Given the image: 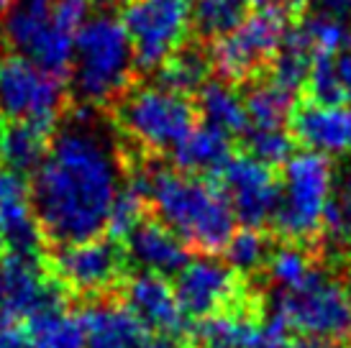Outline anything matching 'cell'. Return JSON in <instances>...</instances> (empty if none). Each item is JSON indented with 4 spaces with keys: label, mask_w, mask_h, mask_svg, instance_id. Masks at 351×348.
<instances>
[{
    "label": "cell",
    "mask_w": 351,
    "mask_h": 348,
    "mask_svg": "<svg viewBox=\"0 0 351 348\" xmlns=\"http://www.w3.org/2000/svg\"><path fill=\"white\" fill-rule=\"evenodd\" d=\"M121 174L116 141L90 108L77 110L34 174L31 205L41 233L62 246L95 238L106 228Z\"/></svg>",
    "instance_id": "cell-1"
},
{
    "label": "cell",
    "mask_w": 351,
    "mask_h": 348,
    "mask_svg": "<svg viewBox=\"0 0 351 348\" xmlns=\"http://www.w3.org/2000/svg\"><path fill=\"white\" fill-rule=\"evenodd\" d=\"M149 203L169 231L200 251H221L236 233V215L221 184L152 164Z\"/></svg>",
    "instance_id": "cell-2"
},
{
    "label": "cell",
    "mask_w": 351,
    "mask_h": 348,
    "mask_svg": "<svg viewBox=\"0 0 351 348\" xmlns=\"http://www.w3.org/2000/svg\"><path fill=\"white\" fill-rule=\"evenodd\" d=\"M136 67L134 49L121 18L98 13L75 34L72 44V92L85 108L103 105L126 90Z\"/></svg>",
    "instance_id": "cell-3"
},
{
    "label": "cell",
    "mask_w": 351,
    "mask_h": 348,
    "mask_svg": "<svg viewBox=\"0 0 351 348\" xmlns=\"http://www.w3.org/2000/svg\"><path fill=\"white\" fill-rule=\"evenodd\" d=\"M336 177L328 156L315 151L293 154L285 164L274 228L290 241H305L323 228L326 210L333 200Z\"/></svg>",
    "instance_id": "cell-4"
},
{
    "label": "cell",
    "mask_w": 351,
    "mask_h": 348,
    "mask_svg": "<svg viewBox=\"0 0 351 348\" xmlns=\"http://www.w3.org/2000/svg\"><path fill=\"white\" fill-rule=\"evenodd\" d=\"M272 318L280 320L287 330L339 346L351 340V292L318 269L298 290H277Z\"/></svg>",
    "instance_id": "cell-5"
},
{
    "label": "cell",
    "mask_w": 351,
    "mask_h": 348,
    "mask_svg": "<svg viewBox=\"0 0 351 348\" xmlns=\"http://www.w3.org/2000/svg\"><path fill=\"white\" fill-rule=\"evenodd\" d=\"M116 116L128 138L154 151H172L195 128V105L187 95L169 92L159 85L138 87L121 97Z\"/></svg>",
    "instance_id": "cell-6"
},
{
    "label": "cell",
    "mask_w": 351,
    "mask_h": 348,
    "mask_svg": "<svg viewBox=\"0 0 351 348\" xmlns=\"http://www.w3.org/2000/svg\"><path fill=\"white\" fill-rule=\"evenodd\" d=\"M54 0H13L3 16V36L21 57L64 79L72 67L75 36L54 18Z\"/></svg>",
    "instance_id": "cell-7"
},
{
    "label": "cell",
    "mask_w": 351,
    "mask_h": 348,
    "mask_svg": "<svg viewBox=\"0 0 351 348\" xmlns=\"http://www.w3.org/2000/svg\"><path fill=\"white\" fill-rule=\"evenodd\" d=\"M64 105V82L21 54L0 59V121L54 128Z\"/></svg>",
    "instance_id": "cell-8"
},
{
    "label": "cell",
    "mask_w": 351,
    "mask_h": 348,
    "mask_svg": "<svg viewBox=\"0 0 351 348\" xmlns=\"http://www.w3.org/2000/svg\"><path fill=\"white\" fill-rule=\"evenodd\" d=\"M121 23L131 39L136 67L159 69L182 47L190 13L182 0H128Z\"/></svg>",
    "instance_id": "cell-9"
},
{
    "label": "cell",
    "mask_w": 351,
    "mask_h": 348,
    "mask_svg": "<svg viewBox=\"0 0 351 348\" xmlns=\"http://www.w3.org/2000/svg\"><path fill=\"white\" fill-rule=\"evenodd\" d=\"M287 34V18L282 8H262L246 16L241 26L228 36L215 39L210 49V64L226 82L252 77L282 47Z\"/></svg>",
    "instance_id": "cell-10"
},
{
    "label": "cell",
    "mask_w": 351,
    "mask_h": 348,
    "mask_svg": "<svg viewBox=\"0 0 351 348\" xmlns=\"http://www.w3.org/2000/svg\"><path fill=\"white\" fill-rule=\"evenodd\" d=\"M241 282L236 271L218 259L203 256V259L187 261V266L177 274L175 297L185 318L203 320L215 312L239 308L241 302Z\"/></svg>",
    "instance_id": "cell-11"
},
{
    "label": "cell",
    "mask_w": 351,
    "mask_h": 348,
    "mask_svg": "<svg viewBox=\"0 0 351 348\" xmlns=\"http://www.w3.org/2000/svg\"><path fill=\"white\" fill-rule=\"evenodd\" d=\"M218 177L236 221H241L246 228H259L272 221L280 203V184L274 182L272 166L256 162L249 154L231 156Z\"/></svg>",
    "instance_id": "cell-12"
},
{
    "label": "cell",
    "mask_w": 351,
    "mask_h": 348,
    "mask_svg": "<svg viewBox=\"0 0 351 348\" xmlns=\"http://www.w3.org/2000/svg\"><path fill=\"white\" fill-rule=\"evenodd\" d=\"M123 261L126 253L113 241L88 238V241L64 243L54 253L51 266L59 284L93 295L113 287L123 277Z\"/></svg>",
    "instance_id": "cell-13"
},
{
    "label": "cell",
    "mask_w": 351,
    "mask_h": 348,
    "mask_svg": "<svg viewBox=\"0 0 351 348\" xmlns=\"http://www.w3.org/2000/svg\"><path fill=\"white\" fill-rule=\"evenodd\" d=\"M54 305H64L62 287L47 277L36 256L8 253L0 259V315L21 320Z\"/></svg>",
    "instance_id": "cell-14"
},
{
    "label": "cell",
    "mask_w": 351,
    "mask_h": 348,
    "mask_svg": "<svg viewBox=\"0 0 351 348\" xmlns=\"http://www.w3.org/2000/svg\"><path fill=\"white\" fill-rule=\"evenodd\" d=\"M0 236L10 253L23 256H36L44 238L31 205L29 184L10 169H0Z\"/></svg>",
    "instance_id": "cell-15"
},
{
    "label": "cell",
    "mask_w": 351,
    "mask_h": 348,
    "mask_svg": "<svg viewBox=\"0 0 351 348\" xmlns=\"http://www.w3.org/2000/svg\"><path fill=\"white\" fill-rule=\"evenodd\" d=\"M126 308L156 336L175 338L185 333V312L180 310L175 287L167 277L141 271L126 284Z\"/></svg>",
    "instance_id": "cell-16"
},
{
    "label": "cell",
    "mask_w": 351,
    "mask_h": 348,
    "mask_svg": "<svg viewBox=\"0 0 351 348\" xmlns=\"http://www.w3.org/2000/svg\"><path fill=\"white\" fill-rule=\"evenodd\" d=\"M293 136L315 154H351V105L305 103L293 113Z\"/></svg>",
    "instance_id": "cell-17"
},
{
    "label": "cell",
    "mask_w": 351,
    "mask_h": 348,
    "mask_svg": "<svg viewBox=\"0 0 351 348\" xmlns=\"http://www.w3.org/2000/svg\"><path fill=\"white\" fill-rule=\"evenodd\" d=\"M126 259L149 274L169 277V274H180L187 266L190 246L169 231L165 223L141 221L128 233Z\"/></svg>",
    "instance_id": "cell-18"
},
{
    "label": "cell",
    "mask_w": 351,
    "mask_h": 348,
    "mask_svg": "<svg viewBox=\"0 0 351 348\" xmlns=\"http://www.w3.org/2000/svg\"><path fill=\"white\" fill-rule=\"evenodd\" d=\"M88 348H136L152 330L126 308L116 302H100L82 312Z\"/></svg>",
    "instance_id": "cell-19"
},
{
    "label": "cell",
    "mask_w": 351,
    "mask_h": 348,
    "mask_svg": "<svg viewBox=\"0 0 351 348\" xmlns=\"http://www.w3.org/2000/svg\"><path fill=\"white\" fill-rule=\"evenodd\" d=\"M54 128L19 121V123H0V162L5 169L16 174H29L44 164L51 146Z\"/></svg>",
    "instance_id": "cell-20"
},
{
    "label": "cell",
    "mask_w": 351,
    "mask_h": 348,
    "mask_svg": "<svg viewBox=\"0 0 351 348\" xmlns=\"http://www.w3.org/2000/svg\"><path fill=\"white\" fill-rule=\"evenodd\" d=\"M175 166L185 174L221 172L231 159V136L213 126H197L172 149Z\"/></svg>",
    "instance_id": "cell-21"
},
{
    "label": "cell",
    "mask_w": 351,
    "mask_h": 348,
    "mask_svg": "<svg viewBox=\"0 0 351 348\" xmlns=\"http://www.w3.org/2000/svg\"><path fill=\"white\" fill-rule=\"evenodd\" d=\"M262 336V328L254 315L234 308L197 320L193 328V340L197 348H252Z\"/></svg>",
    "instance_id": "cell-22"
},
{
    "label": "cell",
    "mask_w": 351,
    "mask_h": 348,
    "mask_svg": "<svg viewBox=\"0 0 351 348\" xmlns=\"http://www.w3.org/2000/svg\"><path fill=\"white\" fill-rule=\"evenodd\" d=\"M31 348H88V333L82 315L64 305L39 310L26 318Z\"/></svg>",
    "instance_id": "cell-23"
},
{
    "label": "cell",
    "mask_w": 351,
    "mask_h": 348,
    "mask_svg": "<svg viewBox=\"0 0 351 348\" xmlns=\"http://www.w3.org/2000/svg\"><path fill=\"white\" fill-rule=\"evenodd\" d=\"M197 110L205 118V126L223 131L226 136H239L249 131L244 97L228 82H205L197 90Z\"/></svg>",
    "instance_id": "cell-24"
},
{
    "label": "cell",
    "mask_w": 351,
    "mask_h": 348,
    "mask_svg": "<svg viewBox=\"0 0 351 348\" xmlns=\"http://www.w3.org/2000/svg\"><path fill=\"white\" fill-rule=\"evenodd\" d=\"M208 75H210V57H205L195 47H180L156 69V85L177 95H187L197 92L208 82Z\"/></svg>",
    "instance_id": "cell-25"
},
{
    "label": "cell",
    "mask_w": 351,
    "mask_h": 348,
    "mask_svg": "<svg viewBox=\"0 0 351 348\" xmlns=\"http://www.w3.org/2000/svg\"><path fill=\"white\" fill-rule=\"evenodd\" d=\"M313 62H315V54L300 29H287L282 47L277 49L272 59V82L287 92H298L308 82Z\"/></svg>",
    "instance_id": "cell-26"
},
{
    "label": "cell",
    "mask_w": 351,
    "mask_h": 348,
    "mask_svg": "<svg viewBox=\"0 0 351 348\" xmlns=\"http://www.w3.org/2000/svg\"><path fill=\"white\" fill-rule=\"evenodd\" d=\"M241 97L252 128H282L285 121L293 116V92L274 82H256Z\"/></svg>",
    "instance_id": "cell-27"
},
{
    "label": "cell",
    "mask_w": 351,
    "mask_h": 348,
    "mask_svg": "<svg viewBox=\"0 0 351 348\" xmlns=\"http://www.w3.org/2000/svg\"><path fill=\"white\" fill-rule=\"evenodd\" d=\"M298 29L311 44L315 57L333 59L336 54H346L351 49V18H336V16L311 10V16Z\"/></svg>",
    "instance_id": "cell-28"
},
{
    "label": "cell",
    "mask_w": 351,
    "mask_h": 348,
    "mask_svg": "<svg viewBox=\"0 0 351 348\" xmlns=\"http://www.w3.org/2000/svg\"><path fill=\"white\" fill-rule=\"evenodd\" d=\"M246 18V0H195L193 26L203 39H221L241 26Z\"/></svg>",
    "instance_id": "cell-29"
},
{
    "label": "cell",
    "mask_w": 351,
    "mask_h": 348,
    "mask_svg": "<svg viewBox=\"0 0 351 348\" xmlns=\"http://www.w3.org/2000/svg\"><path fill=\"white\" fill-rule=\"evenodd\" d=\"M269 266V277L277 284L280 292H290L302 287L318 271V266L311 261V256L298 249V246H282L269 256L267 261Z\"/></svg>",
    "instance_id": "cell-30"
},
{
    "label": "cell",
    "mask_w": 351,
    "mask_h": 348,
    "mask_svg": "<svg viewBox=\"0 0 351 348\" xmlns=\"http://www.w3.org/2000/svg\"><path fill=\"white\" fill-rule=\"evenodd\" d=\"M226 259L228 266L241 274H252L259 266H264L269 261V241L267 236L259 233V228H244V231H236L228 243H226Z\"/></svg>",
    "instance_id": "cell-31"
},
{
    "label": "cell",
    "mask_w": 351,
    "mask_h": 348,
    "mask_svg": "<svg viewBox=\"0 0 351 348\" xmlns=\"http://www.w3.org/2000/svg\"><path fill=\"white\" fill-rule=\"evenodd\" d=\"M147 197L138 192L134 184L128 182L123 190H118L116 200L110 205L106 228L110 233V238H123L126 241L128 233L136 228L138 223L144 221V208H147Z\"/></svg>",
    "instance_id": "cell-32"
},
{
    "label": "cell",
    "mask_w": 351,
    "mask_h": 348,
    "mask_svg": "<svg viewBox=\"0 0 351 348\" xmlns=\"http://www.w3.org/2000/svg\"><path fill=\"white\" fill-rule=\"evenodd\" d=\"M249 156L267 166L287 164V159L295 154V141L282 128H252L246 134Z\"/></svg>",
    "instance_id": "cell-33"
},
{
    "label": "cell",
    "mask_w": 351,
    "mask_h": 348,
    "mask_svg": "<svg viewBox=\"0 0 351 348\" xmlns=\"http://www.w3.org/2000/svg\"><path fill=\"white\" fill-rule=\"evenodd\" d=\"M305 87L311 92V103H321V105H339L346 97L336 62L331 57H315Z\"/></svg>",
    "instance_id": "cell-34"
},
{
    "label": "cell",
    "mask_w": 351,
    "mask_h": 348,
    "mask_svg": "<svg viewBox=\"0 0 351 348\" xmlns=\"http://www.w3.org/2000/svg\"><path fill=\"white\" fill-rule=\"evenodd\" d=\"M323 228L333 241L351 246V169L343 172L339 187L333 190V200L326 210Z\"/></svg>",
    "instance_id": "cell-35"
},
{
    "label": "cell",
    "mask_w": 351,
    "mask_h": 348,
    "mask_svg": "<svg viewBox=\"0 0 351 348\" xmlns=\"http://www.w3.org/2000/svg\"><path fill=\"white\" fill-rule=\"evenodd\" d=\"M51 8H54V18L59 26L75 36L82 29V23L90 18L93 0H54Z\"/></svg>",
    "instance_id": "cell-36"
},
{
    "label": "cell",
    "mask_w": 351,
    "mask_h": 348,
    "mask_svg": "<svg viewBox=\"0 0 351 348\" xmlns=\"http://www.w3.org/2000/svg\"><path fill=\"white\" fill-rule=\"evenodd\" d=\"M0 348H31L26 325L19 318L0 315Z\"/></svg>",
    "instance_id": "cell-37"
},
{
    "label": "cell",
    "mask_w": 351,
    "mask_h": 348,
    "mask_svg": "<svg viewBox=\"0 0 351 348\" xmlns=\"http://www.w3.org/2000/svg\"><path fill=\"white\" fill-rule=\"evenodd\" d=\"M252 348H290L287 346V328L277 318L269 315L267 328H262V336L256 338Z\"/></svg>",
    "instance_id": "cell-38"
},
{
    "label": "cell",
    "mask_w": 351,
    "mask_h": 348,
    "mask_svg": "<svg viewBox=\"0 0 351 348\" xmlns=\"http://www.w3.org/2000/svg\"><path fill=\"white\" fill-rule=\"evenodd\" d=\"M313 10L336 18H351V0H313Z\"/></svg>",
    "instance_id": "cell-39"
},
{
    "label": "cell",
    "mask_w": 351,
    "mask_h": 348,
    "mask_svg": "<svg viewBox=\"0 0 351 348\" xmlns=\"http://www.w3.org/2000/svg\"><path fill=\"white\" fill-rule=\"evenodd\" d=\"M336 69H339V77H341L343 95L351 100V49L346 54H341V59L336 62Z\"/></svg>",
    "instance_id": "cell-40"
},
{
    "label": "cell",
    "mask_w": 351,
    "mask_h": 348,
    "mask_svg": "<svg viewBox=\"0 0 351 348\" xmlns=\"http://www.w3.org/2000/svg\"><path fill=\"white\" fill-rule=\"evenodd\" d=\"M293 348H339V346H336V343H331V340L313 338V336H300V338L295 340Z\"/></svg>",
    "instance_id": "cell-41"
},
{
    "label": "cell",
    "mask_w": 351,
    "mask_h": 348,
    "mask_svg": "<svg viewBox=\"0 0 351 348\" xmlns=\"http://www.w3.org/2000/svg\"><path fill=\"white\" fill-rule=\"evenodd\" d=\"M308 3H313V0H282V10H298V8H305Z\"/></svg>",
    "instance_id": "cell-42"
},
{
    "label": "cell",
    "mask_w": 351,
    "mask_h": 348,
    "mask_svg": "<svg viewBox=\"0 0 351 348\" xmlns=\"http://www.w3.org/2000/svg\"><path fill=\"white\" fill-rule=\"evenodd\" d=\"M10 3H13V0H0V16H5V10L10 8Z\"/></svg>",
    "instance_id": "cell-43"
},
{
    "label": "cell",
    "mask_w": 351,
    "mask_h": 348,
    "mask_svg": "<svg viewBox=\"0 0 351 348\" xmlns=\"http://www.w3.org/2000/svg\"><path fill=\"white\" fill-rule=\"evenodd\" d=\"M269 0H246V5H267Z\"/></svg>",
    "instance_id": "cell-44"
},
{
    "label": "cell",
    "mask_w": 351,
    "mask_h": 348,
    "mask_svg": "<svg viewBox=\"0 0 351 348\" xmlns=\"http://www.w3.org/2000/svg\"><path fill=\"white\" fill-rule=\"evenodd\" d=\"M3 253H5V241H3V236H0V259H3Z\"/></svg>",
    "instance_id": "cell-45"
},
{
    "label": "cell",
    "mask_w": 351,
    "mask_h": 348,
    "mask_svg": "<svg viewBox=\"0 0 351 348\" xmlns=\"http://www.w3.org/2000/svg\"><path fill=\"white\" fill-rule=\"evenodd\" d=\"M108 3H128V0H108Z\"/></svg>",
    "instance_id": "cell-46"
},
{
    "label": "cell",
    "mask_w": 351,
    "mask_h": 348,
    "mask_svg": "<svg viewBox=\"0 0 351 348\" xmlns=\"http://www.w3.org/2000/svg\"><path fill=\"white\" fill-rule=\"evenodd\" d=\"M182 3H190V0H182Z\"/></svg>",
    "instance_id": "cell-47"
}]
</instances>
